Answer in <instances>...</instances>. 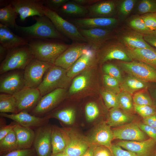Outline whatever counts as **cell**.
I'll list each match as a JSON object with an SVG mask.
<instances>
[{"label": "cell", "instance_id": "7", "mask_svg": "<svg viewBox=\"0 0 156 156\" xmlns=\"http://www.w3.org/2000/svg\"><path fill=\"white\" fill-rule=\"evenodd\" d=\"M53 65L33 58L24 70L25 86L37 88L47 70Z\"/></svg>", "mask_w": 156, "mask_h": 156}, {"label": "cell", "instance_id": "8", "mask_svg": "<svg viewBox=\"0 0 156 156\" xmlns=\"http://www.w3.org/2000/svg\"><path fill=\"white\" fill-rule=\"evenodd\" d=\"M66 94L65 88H58L42 96L30 114L40 117L45 116L64 99Z\"/></svg>", "mask_w": 156, "mask_h": 156}, {"label": "cell", "instance_id": "4", "mask_svg": "<svg viewBox=\"0 0 156 156\" xmlns=\"http://www.w3.org/2000/svg\"><path fill=\"white\" fill-rule=\"evenodd\" d=\"M33 58L28 45L9 51L6 57L1 63L0 74L15 70H24Z\"/></svg>", "mask_w": 156, "mask_h": 156}, {"label": "cell", "instance_id": "35", "mask_svg": "<svg viewBox=\"0 0 156 156\" xmlns=\"http://www.w3.org/2000/svg\"><path fill=\"white\" fill-rule=\"evenodd\" d=\"M18 148L17 139L14 130L0 140L1 155L18 149Z\"/></svg>", "mask_w": 156, "mask_h": 156}, {"label": "cell", "instance_id": "38", "mask_svg": "<svg viewBox=\"0 0 156 156\" xmlns=\"http://www.w3.org/2000/svg\"><path fill=\"white\" fill-rule=\"evenodd\" d=\"M117 95L120 108L122 110L128 113L134 109L131 94L127 92L121 91Z\"/></svg>", "mask_w": 156, "mask_h": 156}, {"label": "cell", "instance_id": "5", "mask_svg": "<svg viewBox=\"0 0 156 156\" xmlns=\"http://www.w3.org/2000/svg\"><path fill=\"white\" fill-rule=\"evenodd\" d=\"M127 48L118 40H108L96 51L98 60L101 63L108 61L117 60L129 62L133 60L129 56Z\"/></svg>", "mask_w": 156, "mask_h": 156}, {"label": "cell", "instance_id": "55", "mask_svg": "<svg viewBox=\"0 0 156 156\" xmlns=\"http://www.w3.org/2000/svg\"><path fill=\"white\" fill-rule=\"evenodd\" d=\"M143 123L156 128V114L143 119Z\"/></svg>", "mask_w": 156, "mask_h": 156}, {"label": "cell", "instance_id": "22", "mask_svg": "<svg viewBox=\"0 0 156 156\" xmlns=\"http://www.w3.org/2000/svg\"><path fill=\"white\" fill-rule=\"evenodd\" d=\"M96 51L90 48L88 49L69 68L66 70V75L73 78L88 69L95 62Z\"/></svg>", "mask_w": 156, "mask_h": 156}, {"label": "cell", "instance_id": "39", "mask_svg": "<svg viewBox=\"0 0 156 156\" xmlns=\"http://www.w3.org/2000/svg\"><path fill=\"white\" fill-rule=\"evenodd\" d=\"M101 94L108 109L120 108L116 94L106 89L101 91Z\"/></svg>", "mask_w": 156, "mask_h": 156}, {"label": "cell", "instance_id": "17", "mask_svg": "<svg viewBox=\"0 0 156 156\" xmlns=\"http://www.w3.org/2000/svg\"><path fill=\"white\" fill-rule=\"evenodd\" d=\"M72 21L78 28L81 29L99 28L112 29L118 22L117 19L113 17L77 18Z\"/></svg>", "mask_w": 156, "mask_h": 156}, {"label": "cell", "instance_id": "45", "mask_svg": "<svg viewBox=\"0 0 156 156\" xmlns=\"http://www.w3.org/2000/svg\"><path fill=\"white\" fill-rule=\"evenodd\" d=\"M133 107L135 111L143 118L156 114L155 110L151 106L139 105L134 103Z\"/></svg>", "mask_w": 156, "mask_h": 156}, {"label": "cell", "instance_id": "11", "mask_svg": "<svg viewBox=\"0 0 156 156\" xmlns=\"http://www.w3.org/2000/svg\"><path fill=\"white\" fill-rule=\"evenodd\" d=\"M22 21L29 16H42L44 15L45 7L43 0H10Z\"/></svg>", "mask_w": 156, "mask_h": 156}, {"label": "cell", "instance_id": "20", "mask_svg": "<svg viewBox=\"0 0 156 156\" xmlns=\"http://www.w3.org/2000/svg\"><path fill=\"white\" fill-rule=\"evenodd\" d=\"M113 139V132L110 127L107 123L103 122L94 130L88 140L90 144L103 146L110 150L112 145L111 142Z\"/></svg>", "mask_w": 156, "mask_h": 156}, {"label": "cell", "instance_id": "3", "mask_svg": "<svg viewBox=\"0 0 156 156\" xmlns=\"http://www.w3.org/2000/svg\"><path fill=\"white\" fill-rule=\"evenodd\" d=\"M71 79L66 75V70L53 65L46 72L37 88L42 96L56 89H65Z\"/></svg>", "mask_w": 156, "mask_h": 156}, {"label": "cell", "instance_id": "15", "mask_svg": "<svg viewBox=\"0 0 156 156\" xmlns=\"http://www.w3.org/2000/svg\"><path fill=\"white\" fill-rule=\"evenodd\" d=\"M78 29L90 47L95 51L106 41L114 38L112 29L99 28Z\"/></svg>", "mask_w": 156, "mask_h": 156}, {"label": "cell", "instance_id": "13", "mask_svg": "<svg viewBox=\"0 0 156 156\" xmlns=\"http://www.w3.org/2000/svg\"><path fill=\"white\" fill-rule=\"evenodd\" d=\"M13 95L16 101L18 113L31 111L42 97L37 88L26 86Z\"/></svg>", "mask_w": 156, "mask_h": 156}, {"label": "cell", "instance_id": "53", "mask_svg": "<svg viewBox=\"0 0 156 156\" xmlns=\"http://www.w3.org/2000/svg\"><path fill=\"white\" fill-rule=\"evenodd\" d=\"M144 38L147 43L156 50V30L144 35Z\"/></svg>", "mask_w": 156, "mask_h": 156}, {"label": "cell", "instance_id": "6", "mask_svg": "<svg viewBox=\"0 0 156 156\" xmlns=\"http://www.w3.org/2000/svg\"><path fill=\"white\" fill-rule=\"evenodd\" d=\"M44 15L48 17L61 34L76 42L87 43L78 28L60 16L56 12L45 7Z\"/></svg>", "mask_w": 156, "mask_h": 156}, {"label": "cell", "instance_id": "43", "mask_svg": "<svg viewBox=\"0 0 156 156\" xmlns=\"http://www.w3.org/2000/svg\"><path fill=\"white\" fill-rule=\"evenodd\" d=\"M102 70L105 74L117 79L120 83L122 82L123 79L121 72L116 66L111 63H107L103 65Z\"/></svg>", "mask_w": 156, "mask_h": 156}, {"label": "cell", "instance_id": "27", "mask_svg": "<svg viewBox=\"0 0 156 156\" xmlns=\"http://www.w3.org/2000/svg\"><path fill=\"white\" fill-rule=\"evenodd\" d=\"M16 134L18 149L31 148L33 145L35 132L30 128L22 126L17 124L14 129Z\"/></svg>", "mask_w": 156, "mask_h": 156}, {"label": "cell", "instance_id": "16", "mask_svg": "<svg viewBox=\"0 0 156 156\" xmlns=\"http://www.w3.org/2000/svg\"><path fill=\"white\" fill-rule=\"evenodd\" d=\"M1 117L11 119L21 126L31 129L38 128L46 124L49 120L46 116L40 117L22 111L16 114L0 113Z\"/></svg>", "mask_w": 156, "mask_h": 156}, {"label": "cell", "instance_id": "18", "mask_svg": "<svg viewBox=\"0 0 156 156\" xmlns=\"http://www.w3.org/2000/svg\"><path fill=\"white\" fill-rule=\"evenodd\" d=\"M117 40L127 49L153 48L144 38V35L131 29L124 30L119 33Z\"/></svg>", "mask_w": 156, "mask_h": 156}, {"label": "cell", "instance_id": "59", "mask_svg": "<svg viewBox=\"0 0 156 156\" xmlns=\"http://www.w3.org/2000/svg\"><path fill=\"white\" fill-rule=\"evenodd\" d=\"M51 156H70L64 152H62L55 154H52Z\"/></svg>", "mask_w": 156, "mask_h": 156}, {"label": "cell", "instance_id": "36", "mask_svg": "<svg viewBox=\"0 0 156 156\" xmlns=\"http://www.w3.org/2000/svg\"><path fill=\"white\" fill-rule=\"evenodd\" d=\"M45 116L49 119L52 117L55 118L65 124L70 125L72 124L75 120V111L72 108H64Z\"/></svg>", "mask_w": 156, "mask_h": 156}, {"label": "cell", "instance_id": "57", "mask_svg": "<svg viewBox=\"0 0 156 156\" xmlns=\"http://www.w3.org/2000/svg\"><path fill=\"white\" fill-rule=\"evenodd\" d=\"M8 51L6 48L0 45V61L1 62L5 59Z\"/></svg>", "mask_w": 156, "mask_h": 156}, {"label": "cell", "instance_id": "42", "mask_svg": "<svg viewBox=\"0 0 156 156\" xmlns=\"http://www.w3.org/2000/svg\"><path fill=\"white\" fill-rule=\"evenodd\" d=\"M135 0H124L118 7V13L122 18L127 17L134 8L136 2Z\"/></svg>", "mask_w": 156, "mask_h": 156}, {"label": "cell", "instance_id": "21", "mask_svg": "<svg viewBox=\"0 0 156 156\" xmlns=\"http://www.w3.org/2000/svg\"><path fill=\"white\" fill-rule=\"evenodd\" d=\"M156 141L151 138L142 141H120L117 144L138 156H150Z\"/></svg>", "mask_w": 156, "mask_h": 156}, {"label": "cell", "instance_id": "19", "mask_svg": "<svg viewBox=\"0 0 156 156\" xmlns=\"http://www.w3.org/2000/svg\"><path fill=\"white\" fill-rule=\"evenodd\" d=\"M112 131L114 139L135 141L146 140L144 132L136 123L131 122L126 124L115 129Z\"/></svg>", "mask_w": 156, "mask_h": 156}, {"label": "cell", "instance_id": "33", "mask_svg": "<svg viewBox=\"0 0 156 156\" xmlns=\"http://www.w3.org/2000/svg\"><path fill=\"white\" fill-rule=\"evenodd\" d=\"M56 12L60 15L79 16H84L88 13L87 8L72 1L64 3Z\"/></svg>", "mask_w": 156, "mask_h": 156}, {"label": "cell", "instance_id": "56", "mask_svg": "<svg viewBox=\"0 0 156 156\" xmlns=\"http://www.w3.org/2000/svg\"><path fill=\"white\" fill-rule=\"evenodd\" d=\"M97 146L95 144H91L85 152L81 156H93L94 150Z\"/></svg>", "mask_w": 156, "mask_h": 156}, {"label": "cell", "instance_id": "31", "mask_svg": "<svg viewBox=\"0 0 156 156\" xmlns=\"http://www.w3.org/2000/svg\"><path fill=\"white\" fill-rule=\"evenodd\" d=\"M18 15L11 4L0 8V23L10 28L15 29L17 25L16 20Z\"/></svg>", "mask_w": 156, "mask_h": 156}, {"label": "cell", "instance_id": "60", "mask_svg": "<svg viewBox=\"0 0 156 156\" xmlns=\"http://www.w3.org/2000/svg\"><path fill=\"white\" fill-rule=\"evenodd\" d=\"M155 2H156V0H155Z\"/></svg>", "mask_w": 156, "mask_h": 156}, {"label": "cell", "instance_id": "50", "mask_svg": "<svg viewBox=\"0 0 156 156\" xmlns=\"http://www.w3.org/2000/svg\"><path fill=\"white\" fill-rule=\"evenodd\" d=\"M113 156H138L132 152L123 150L116 144H112L110 150Z\"/></svg>", "mask_w": 156, "mask_h": 156}, {"label": "cell", "instance_id": "29", "mask_svg": "<svg viewBox=\"0 0 156 156\" xmlns=\"http://www.w3.org/2000/svg\"><path fill=\"white\" fill-rule=\"evenodd\" d=\"M120 108H112L110 109L107 124L110 127L120 126L131 123L133 117Z\"/></svg>", "mask_w": 156, "mask_h": 156}, {"label": "cell", "instance_id": "49", "mask_svg": "<svg viewBox=\"0 0 156 156\" xmlns=\"http://www.w3.org/2000/svg\"><path fill=\"white\" fill-rule=\"evenodd\" d=\"M68 0H43L44 4L47 8L57 12Z\"/></svg>", "mask_w": 156, "mask_h": 156}, {"label": "cell", "instance_id": "40", "mask_svg": "<svg viewBox=\"0 0 156 156\" xmlns=\"http://www.w3.org/2000/svg\"><path fill=\"white\" fill-rule=\"evenodd\" d=\"M137 13L142 15L148 13L156 12V2L155 0H142L137 5Z\"/></svg>", "mask_w": 156, "mask_h": 156}, {"label": "cell", "instance_id": "48", "mask_svg": "<svg viewBox=\"0 0 156 156\" xmlns=\"http://www.w3.org/2000/svg\"><path fill=\"white\" fill-rule=\"evenodd\" d=\"M36 154L34 149L31 148L16 149L1 155V156H36Z\"/></svg>", "mask_w": 156, "mask_h": 156}, {"label": "cell", "instance_id": "47", "mask_svg": "<svg viewBox=\"0 0 156 156\" xmlns=\"http://www.w3.org/2000/svg\"><path fill=\"white\" fill-rule=\"evenodd\" d=\"M146 26L151 31L156 30V12L141 15Z\"/></svg>", "mask_w": 156, "mask_h": 156}, {"label": "cell", "instance_id": "51", "mask_svg": "<svg viewBox=\"0 0 156 156\" xmlns=\"http://www.w3.org/2000/svg\"><path fill=\"white\" fill-rule=\"evenodd\" d=\"M138 125L144 132L146 133L151 138L156 142V128L144 123H139Z\"/></svg>", "mask_w": 156, "mask_h": 156}, {"label": "cell", "instance_id": "32", "mask_svg": "<svg viewBox=\"0 0 156 156\" xmlns=\"http://www.w3.org/2000/svg\"><path fill=\"white\" fill-rule=\"evenodd\" d=\"M90 70L88 69L86 70L74 79L69 90L70 94L80 92L88 86L91 76V73Z\"/></svg>", "mask_w": 156, "mask_h": 156}, {"label": "cell", "instance_id": "34", "mask_svg": "<svg viewBox=\"0 0 156 156\" xmlns=\"http://www.w3.org/2000/svg\"><path fill=\"white\" fill-rule=\"evenodd\" d=\"M0 113H18L16 102L13 95L5 93L0 94Z\"/></svg>", "mask_w": 156, "mask_h": 156}, {"label": "cell", "instance_id": "46", "mask_svg": "<svg viewBox=\"0 0 156 156\" xmlns=\"http://www.w3.org/2000/svg\"><path fill=\"white\" fill-rule=\"evenodd\" d=\"M134 104L139 105H153L152 101L150 98L146 94L142 92L135 93L133 97Z\"/></svg>", "mask_w": 156, "mask_h": 156}, {"label": "cell", "instance_id": "61", "mask_svg": "<svg viewBox=\"0 0 156 156\" xmlns=\"http://www.w3.org/2000/svg\"></svg>", "mask_w": 156, "mask_h": 156}, {"label": "cell", "instance_id": "52", "mask_svg": "<svg viewBox=\"0 0 156 156\" xmlns=\"http://www.w3.org/2000/svg\"><path fill=\"white\" fill-rule=\"evenodd\" d=\"M17 124V123L13 121L8 125H0V140L3 139L10 132L13 130Z\"/></svg>", "mask_w": 156, "mask_h": 156}, {"label": "cell", "instance_id": "26", "mask_svg": "<svg viewBox=\"0 0 156 156\" xmlns=\"http://www.w3.org/2000/svg\"><path fill=\"white\" fill-rule=\"evenodd\" d=\"M129 57L133 60L142 62L156 67V50L154 48L127 49Z\"/></svg>", "mask_w": 156, "mask_h": 156}, {"label": "cell", "instance_id": "23", "mask_svg": "<svg viewBox=\"0 0 156 156\" xmlns=\"http://www.w3.org/2000/svg\"><path fill=\"white\" fill-rule=\"evenodd\" d=\"M66 131L68 141L63 152L70 156H81L91 144L88 140L79 135Z\"/></svg>", "mask_w": 156, "mask_h": 156}, {"label": "cell", "instance_id": "41", "mask_svg": "<svg viewBox=\"0 0 156 156\" xmlns=\"http://www.w3.org/2000/svg\"><path fill=\"white\" fill-rule=\"evenodd\" d=\"M103 81L106 89L116 94L121 91L120 88V83L117 79L105 74L103 75Z\"/></svg>", "mask_w": 156, "mask_h": 156}, {"label": "cell", "instance_id": "10", "mask_svg": "<svg viewBox=\"0 0 156 156\" xmlns=\"http://www.w3.org/2000/svg\"><path fill=\"white\" fill-rule=\"evenodd\" d=\"M25 86L24 70L16 69L1 75L0 78V92L12 95Z\"/></svg>", "mask_w": 156, "mask_h": 156}, {"label": "cell", "instance_id": "2", "mask_svg": "<svg viewBox=\"0 0 156 156\" xmlns=\"http://www.w3.org/2000/svg\"><path fill=\"white\" fill-rule=\"evenodd\" d=\"M28 46L33 58L54 65L57 58L70 45L49 40H31Z\"/></svg>", "mask_w": 156, "mask_h": 156}, {"label": "cell", "instance_id": "54", "mask_svg": "<svg viewBox=\"0 0 156 156\" xmlns=\"http://www.w3.org/2000/svg\"><path fill=\"white\" fill-rule=\"evenodd\" d=\"M106 148L103 146H97L94 150L93 156H113Z\"/></svg>", "mask_w": 156, "mask_h": 156}, {"label": "cell", "instance_id": "9", "mask_svg": "<svg viewBox=\"0 0 156 156\" xmlns=\"http://www.w3.org/2000/svg\"><path fill=\"white\" fill-rule=\"evenodd\" d=\"M119 64L123 70L129 75L147 82H156V69L151 65L135 60L121 61Z\"/></svg>", "mask_w": 156, "mask_h": 156}, {"label": "cell", "instance_id": "14", "mask_svg": "<svg viewBox=\"0 0 156 156\" xmlns=\"http://www.w3.org/2000/svg\"><path fill=\"white\" fill-rule=\"evenodd\" d=\"M52 127L46 124L37 129L33 144L38 156H51Z\"/></svg>", "mask_w": 156, "mask_h": 156}, {"label": "cell", "instance_id": "44", "mask_svg": "<svg viewBox=\"0 0 156 156\" xmlns=\"http://www.w3.org/2000/svg\"><path fill=\"white\" fill-rule=\"evenodd\" d=\"M85 112L87 120L90 122L97 117L99 114V111L98 106L96 103L90 102L86 105Z\"/></svg>", "mask_w": 156, "mask_h": 156}, {"label": "cell", "instance_id": "28", "mask_svg": "<svg viewBox=\"0 0 156 156\" xmlns=\"http://www.w3.org/2000/svg\"><path fill=\"white\" fill-rule=\"evenodd\" d=\"M51 138L52 154L63 152L68 141V135L66 131L57 127H52Z\"/></svg>", "mask_w": 156, "mask_h": 156}, {"label": "cell", "instance_id": "12", "mask_svg": "<svg viewBox=\"0 0 156 156\" xmlns=\"http://www.w3.org/2000/svg\"><path fill=\"white\" fill-rule=\"evenodd\" d=\"M90 48L88 44L86 42H76L70 45L57 58L54 65L67 70Z\"/></svg>", "mask_w": 156, "mask_h": 156}, {"label": "cell", "instance_id": "58", "mask_svg": "<svg viewBox=\"0 0 156 156\" xmlns=\"http://www.w3.org/2000/svg\"><path fill=\"white\" fill-rule=\"evenodd\" d=\"M72 1L82 5L90 3L93 4L97 2L96 0H73Z\"/></svg>", "mask_w": 156, "mask_h": 156}, {"label": "cell", "instance_id": "24", "mask_svg": "<svg viewBox=\"0 0 156 156\" xmlns=\"http://www.w3.org/2000/svg\"><path fill=\"white\" fill-rule=\"evenodd\" d=\"M28 43L27 39L16 35L9 28L0 23V45L8 51Z\"/></svg>", "mask_w": 156, "mask_h": 156}, {"label": "cell", "instance_id": "37", "mask_svg": "<svg viewBox=\"0 0 156 156\" xmlns=\"http://www.w3.org/2000/svg\"><path fill=\"white\" fill-rule=\"evenodd\" d=\"M127 24L132 29L143 35L149 34L152 31L146 26L141 15L132 16L128 20Z\"/></svg>", "mask_w": 156, "mask_h": 156}, {"label": "cell", "instance_id": "25", "mask_svg": "<svg viewBox=\"0 0 156 156\" xmlns=\"http://www.w3.org/2000/svg\"><path fill=\"white\" fill-rule=\"evenodd\" d=\"M117 3L113 1L97 2L88 9V13L92 17H112L115 14Z\"/></svg>", "mask_w": 156, "mask_h": 156}, {"label": "cell", "instance_id": "30", "mask_svg": "<svg viewBox=\"0 0 156 156\" xmlns=\"http://www.w3.org/2000/svg\"><path fill=\"white\" fill-rule=\"evenodd\" d=\"M148 85L147 82L129 75L123 79L120 86L121 91L132 94L137 91L146 88Z\"/></svg>", "mask_w": 156, "mask_h": 156}, {"label": "cell", "instance_id": "1", "mask_svg": "<svg viewBox=\"0 0 156 156\" xmlns=\"http://www.w3.org/2000/svg\"><path fill=\"white\" fill-rule=\"evenodd\" d=\"M36 23L29 26H22L17 25L15 29L28 40H61L66 37L55 28L50 19L45 15L34 16Z\"/></svg>", "mask_w": 156, "mask_h": 156}]
</instances>
